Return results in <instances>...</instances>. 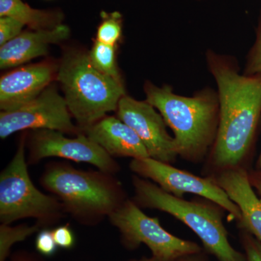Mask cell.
Here are the masks:
<instances>
[{
  "mask_svg": "<svg viewBox=\"0 0 261 261\" xmlns=\"http://www.w3.org/2000/svg\"><path fill=\"white\" fill-rule=\"evenodd\" d=\"M101 15L102 21L98 28L97 41L108 45L115 46L121 36V15L118 12H113L110 14L102 12Z\"/></svg>",
  "mask_w": 261,
  "mask_h": 261,
  "instance_id": "d6986e66",
  "label": "cell"
},
{
  "mask_svg": "<svg viewBox=\"0 0 261 261\" xmlns=\"http://www.w3.org/2000/svg\"><path fill=\"white\" fill-rule=\"evenodd\" d=\"M175 261H207V257L203 252L198 253L190 254L178 258Z\"/></svg>",
  "mask_w": 261,
  "mask_h": 261,
  "instance_id": "4316f807",
  "label": "cell"
},
{
  "mask_svg": "<svg viewBox=\"0 0 261 261\" xmlns=\"http://www.w3.org/2000/svg\"><path fill=\"white\" fill-rule=\"evenodd\" d=\"M250 183L255 188L257 193L261 196V171H251L249 173Z\"/></svg>",
  "mask_w": 261,
  "mask_h": 261,
  "instance_id": "484cf974",
  "label": "cell"
},
{
  "mask_svg": "<svg viewBox=\"0 0 261 261\" xmlns=\"http://www.w3.org/2000/svg\"><path fill=\"white\" fill-rule=\"evenodd\" d=\"M240 240L247 261H261V241L245 231H240Z\"/></svg>",
  "mask_w": 261,
  "mask_h": 261,
  "instance_id": "603a6c76",
  "label": "cell"
},
{
  "mask_svg": "<svg viewBox=\"0 0 261 261\" xmlns=\"http://www.w3.org/2000/svg\"><path fill=\"white\" fill-rule=\"evenodd\" d=\"M207 61L219 89V124L206 159L205 176L245 167L261 116V75H240L229 59L214 53Z\"/></svg>",
  "mask_w": 261,
  "mask_h": 261,
  "instance_id": "6da1fadb",
  "label": "cell"
},
{
  "mask_svg": "<svg viewBox=\"0 0 261 261\" xmlns=\"http://www.w3.org/2000/svg\"><path fill=\"white\" fill-rule=\"evenodd\" d=\"M65 98L56 87H47L34 100L11 111L0 113V137H7L19 130L49 129L64 134H81L73 124Z\"/></svg>",
  "mask_w": 261,
  "mask_h": 261,
  "instance_id": "30bf717a",
  "label": "cell"
},
{
  "mask_svg": "<svg viewBox=\"0 0 261 261\" xmlns=\"http://www.w3.org/2000/svg\"><path fill=\"white\" fill-rule=\"evenodd\" d=\"M117 111L118 118L140 137L149 158L168 164L176 161L178 156L176 140L168 133L163 116L152 105L124 95Z\"/></svg>",
  "mask_w": 261,
  "mask_h": 261,
  "instance_id": "8fae6325",
  "label": "cell"
},
{
  "mask_svg": "<svg viewBox=\"0 0 261 261\" xmlns=\"http://www.w3.org/2000/svg\"><path fill=\"white\" fill-rule=\"evenodd\" d=\"M126 261H160L159 260H158L156 257H154L153 256L150 257H141L140 259H130V260H126Z\"/></svg>",
  "mask_w": 261,
  "mask_h": 261,
  "instance_id": "83f0119b",
  "label": "cell"
},
{
  "mask_svg": "<svg viewBox=\"0 0 261 261\" xmlns=\"http://www.w3.org/2000/svg\"><path fill=\"white\" fill-rule=\"evenodd\" d=\"M257 166H258L259 170L261 171V153L260 154V157H259L258 161H257Z\"/></svg>",
  "mask_w": 261,
  "mask_h": 261,
  "instance_id": "f1b7e54d",
  "label": "cell"
},
{
  "mask_svg": "<svg viewBox=\"0 0 261 261\" xmlns=\"http://www.w3.org/2000/svg\"><path fill=\"white\" fill-rule=\"evenodd\" d=\"M53 75L49 64L28 65L13 70L0 80V108L11 111L37 98L47 88Z\"/></svg>",
  "mask_w": 261,
  "mask_h": 261,
  "instance_id": "4fadbf2b",
  "label": "cell"
},
{
  "mask_svg": "<svg viewBox=\"0 0 261 261\" xmlns=\"http://www.w3.org/2000/svg\"><path fill=\"white\" fill-rule=\"evenodd\" d=\"M39 181L59 199L66 214L84 226L100 224L128 199L114 174L77 169L63 161L46 164Z\"/></svg>",
  "mask_w": 261,
  "mask_h": 261,
  "instance_id": "7a4b0ae2",
  "label": "cell"
},
{
  "mask_svg": "<svg viewBox=\"0 0 261 261\" xmlns=\"http://www.w3.org/2000/svg\"><path fill=\"white\" fill-rule=\"evenodd\" d=\"M147 101L159 110L172 129L178 156L192 163L207 159L216 141L219 124V99L202 92L188 97L178 95L169 86L145 87Z\"/></svg>",
  "mask_w": 261,
  "mask_h": 261,
  "instance_id": "3957f363",
  "label": "cell"
},
{
  "mask_svg": "<svg viewBox=\"0 0 261 261\" xmlns=\"http://www.w3.org/2000/svg\"><path fill=\"white\" fill-rule=\"evenodd\" d=\"M35 247L37 251L44 256H53L56 253L58 247L53 238L51 230L43 228L38 232Z\"/></svg>",
  "mask_w": 261,
  "mask_h": 261,
  "instance_id": "44dd1931",
  "label": "cell"
},
{
  "mask_svg": "<svg viewBox=\"0 0 261 261\" xmlns=\"http://www.w3.org/2000/svg\"><path fill=\"white\" fill-rule=\"evenodd\" d=\"M29 165L37 164L47 158L56 157L95 166L99 171L116 175L121 166L84 133L68 138L64 133L49 129L34 130L29 141Z\"/></svg>",
  "mask_w": 261,
  "mask_h": 261,
  "instance_id": "9c48e42d",
  "label": "cell"
},
{
  "mask_svg": "<svg viewBox=\"0 0 261 261\" xmlns=\"http://www.w3.org/2000/svg\"><path fill=\"white\" fill-rule=\"evenodd\" d=\"M108 219L119 231L121 243L126 250H135L144 244L160 261H175L202 251L198 244L168 232L158 218L147 216L129 198Z\"/></svg>",
  "mask_w": 261,
  "mask_h": 261,
  "instance_id": "52a82bcc",
  "label": "cell"
},
{
  "mask_svg": "<svg viewBox=\"0 0 261 261\" xmlns=\"http://www.w3.org/2000/svg\"><path fill=\"white\" fill-rule=\"evenodd\" d=\"M84 134L111 157L132 159L149 158L138 135L118 117H104L89 127Z\"/></svg>",
  "mask_w": 261,
  "mask_h": 261,
  "instance_id": "5bb4252c",
  "label": "cell"
},
{
  "mask_svg": "<svg viewBox=\"0 0 261 261\" xmlns=\"http://www.w3.org/2000/svg\"><path fill=\"white\" fill-rule=\"evenodd\" d=\"M58 80L65 94V100L82 133L116 111L125 95L123 84L103 74L91 63L83 51L66 53L58 71Z\"/></svg>",
  "mask_w": 261,
  "mask_h": 261,
  "instance_id": "5b68a950",
  "label": "cell"
},
{
  "mask_svg": "<svg viewBox=\"0 0 261 261\" xmlns=\"http://www.w3.org/2000/svg\"><path fill=\"white\" fill-rule=\"evenodd\" d=\"M25 147L23 136L13 159L0 173V222L11 224L32 218L42 228H49L67 214L58 197L43 193L33 183Z\"/></svg>",
  "mask_w": 261,
  "mask_h": 261,
  "instance_id": "8992f818",
  "label": "cell"
},
{
  "mask_svg": "<svg viewBox=\"0 0 261 261\" xmlns=\"http://www.w3.org/2000/svg\"><path fill=\"white\" fill-rule=\"evenodd\" d=\"M7 261H46L39 255L25 250H19L11 254Z\"/></svg>",
  "mask_w": 261,
  "mask_h": 261,
  "instance_id": "d4e9b609",
  "label": "cell"
},
{
  "mask_svg": "<svg viewBox=\"0 0 261 261\" xmlns=\"http://www.w3.org/2000/svg\"><path fill=\"white\" fill-rule=\"evenodd\" d=\"M43 229L35 222L33 225L22 224L11 226L10 224L0 225V261H7L10 257V250L14 244L24 241L31 235Z\"/></svg>",
  "mask_w": 261,
  "mask_h": 261,
  "instance_id": "e0dca14e",
  "label": "cell"
},
{
  "mask_svg": "<svg viewBox=\"0 0 261 261\" xmlns=\"http://www.w3.org/2000/svg\"><path fill=\"white\" fill-rule=\"evenodd\" d=\"M0 16L12 17L34 30L53 29L61 24V13L34 9L22 0H0Z\"/></svg>",
  "mask_w": 261,
  "mask_h": 261,
  "instance_id": "2e32d148",
  "label": "cell"
},
{
  "mask_svg": "<svg viewBox=\"0 0 261 261\" xmlns=\"http://www.w3.org/2000/svg\"><path fill=\"white\" fill-rule=\"evenodd\" d=\"M24 24L10 16H0V46L14 39L21 33Z\"/></svg>",
  "mask_w": 261,
  "mask_h": 261,
  "instance_id": "ffe728a7",
  "label": "cell"
},
{
  "mask_svg": "<svg viewBox=\"0 0 261 261\" xmlns=\"http://www.w3.org/2000/svg\"><path fill=\"white\" fill-rule=\"evenodd\" d=\"M114 47L96 41L89 53V58L96 69L118 83L123 84L117 68Z\"/></svg>",
  "mask_w": 261,
  "mask_h": 261,
  "instance_id": "ac0fdd59",
  "label": "cell"
},
{
  "mask_svg": "<svg viewBox=\"0 0 261 261\" xmlns=\"http://www.w3.org/2000/svg\"><path fill=\"white\" fill-rule=\"evenodd\" d=\"M207 176H211L238 206L241 219L237 223L240 231L250 233L261 241V200L254 191L246 168H224Z\"/></svg>",
  "mask_w": 261,
  "mask_h": 261,
  "instance_id": "7c38bea8",
  "label": "cell"
},
{
  "mask_svg": "<svg viewBox=\"0 0 261 261\" xmlns=\"http://www.w3.org/2000/svg\"><path fill=\"white\" fill-rule=\"evenodd\" d=\"M70 30L63 24L49 29L20 33L0 48V68L18 66L37 57L45 56L49 44L69 37Z\"/></svg>",
  "mask_w": 261,
  "mask_h": 261,
  "instance_id": "9a60e30c",
  "label": "cell"
},
{
  "mask_svg": "<svg viewBox=\"0 0 261 261\" xmlns=\"http://www.w3.org/2000/svg\"><path fill=\"white\" fill-rule=\"evenodd\" d=\"M129 168L135 174L152 180L171 195L181 198L187 193L200 196L221 206L237 222L241 219L238 206L211 176H197L151 158L132 159Z\"/></svg>",
  "mask_w": 261,
  "mask_h": 261,
  "instance_id": "ba28073f",
  "label": "cell"
},
{
  "mask_svg": "<svg viewBox=\"0 0 261 261\" xmlns=\"http://www.w3.org/2000/svg\"><path fill=\"white\" fill-rule=\"evenodd\" d=\"M132 182L135 192L132 200L141 208L163 211L179 220L200 239L205 251L219 261H247L245 254L235 250L228 241L221 206L207 199L184 200L136 174Z\"/></svg>",
  "mask_w": 261,
  "mask_h": 261,
  "instance_id": "277c9868",
  "label": "cell"
},
{
  "mask_svg": "<svg viewBox=\"0 0 261 261\" xmlns=\"http://www.w3.org/2000/svg\"><path fill=\"white\" fill-rule=\"evenodd\" d=\"M245 74L261 75V15L256 40L249 56Z\"/></svg>",
  "mask_w": 261,
  "mask_h": 261,
  "instance_id": "7402d4cb",
  "label": "cell"
},
{
  "mask_svg": "<svg viewBox=\"0 0 261 261\" xmlns=\"http://www.w3.org/2000/svg\"><path fill=\"white\" fill-rule=\"evenodd\" d=\"M53 238L58 247L70 250L74 247L75 238L70 224L61 225L51 229Z\"/></svg>",
  "mask_w": 261,
  "mask_h": 261,
  "instance_id": "cb8c5ba5",
  "label": "cell"
}]
</instances>
